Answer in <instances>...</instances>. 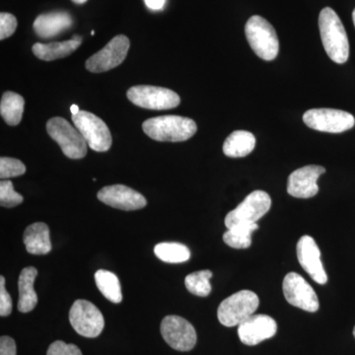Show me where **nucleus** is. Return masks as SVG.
<instances>
[{"label": "nucleus", "mask_w": 355, "mask_h": 355, "mask_svg": "<svg viewBox=\"0 0 355 355\" xmlns=\"http://www.w3.org/2000/svg\"><path fill=\"white\" fill-rule=\"evenodd\" d=\"M354 338H355V327H354Z\"/></svg>", "instance_id": "4c0bfd02"}, {"label": "nucleus", "mask_w": 355, "mask_h": 355, "mask_svg": "<svg viewBox=\"0 0 355 355\" xmlns=\"http://www.w3.org/2000/svg\"><path fill=\"white\" fill-rule=\"evenodd\" d=\"M130 46V40L125 35L114 37L104 49L88 58L85 64L86 69L94 73H101L114 69L127 58Z\"/></svg>", "instance_id": "9b49d317"}, {"label": "nucleus", "mask_w": 355, "mask_h": 355, "mask_svg": "<svg viewBox=\"0 0 355 355\" xmlns=\"http://www.w3.org/2000/svg\"><path fill=\"white\" fill-rule=\"evenodd\" d=\"M128 98L137 106L156 111L176 108L181 103L176 92L157 86H133L128 89Z\"/></svg>", "instance_id": "6e6552de"}, {"label": "nucleus", "mask_w": 355, "mask_h": 355, "mask_svg": "<svg viewBox=\"0 0 355 355\" xmlns=\"http://www.w3.org/2000/svg\"><path fill=\"white\" fill-rule=\"evenodd\" d=\"M16 343L10 336H3L0 338V355H16Z\"/></svg>", "instance_id": "473e14b6"}, {"label": "nucleus", "mask_w": 355, "mask_h": 355, "mask_svg": "<svg viewBox=\"0 0 355 355\" xmlns=\"http://www.w3.org/2000/svg\"><path fill=\"white\" fill-rule=\"evenodd\" d=\"M248 43L261 60L270 62L279 55V41L272 25L259 15L252 16L245 26Z\"/></svg>", "instance_id": "7ed1b4c3"}, {"label": "nucleus", "mask_w": 355, "mask_h": 355, "mask_svg": "<svg viewBox=\"0 0 355 355\" xmlns=\"http://www.w3.org/2000/svg\"><path fill=\"white\" fill-rule=\"evenodd\" d=\"M46 132L58 142L62 153L70 159H81L87 154V142L81 132L64 118L55 116L46 123Z\"/></svg>", "instance_id": "39448f33"}, {"label": "nucleus", "mask_w": 355, "mask_h": 355, "mask_svg": "<svg viewBox=\"0 0 355 355\" xmlns=\"http://www.w3.org/2000/svg\"><path fill=\"white\" fill-rule=\"evenodd\" d=\"M73 24L71 16L64 11L42 14L34 22V30L40 38L50 39L69 30Z\"/></svg>", "instance_id": "a211bd4d"}, {"label": "nucleus", "mask_w": 355, "mask_h": 355, "mask_svg": "<svg viewBox=\"0 0 355 355\" xmlns=\"http://www.w3.org/2000/svg\"><path fill=\"white\" fill-rule=\"evenodd\" d=\"M272 207V198L263 191H254L250 193L244 202L235 209L231 210L225 217V226L228 229L244 224H254L268 214Z\"/></svg>", "instance_id": "423d86ee"}, {"label": "nucleus", "mask_w": 355, "mask_h": 355, "mask_svg": "<svg viewBox=\"0 0 355 355\" xmlns=\"http://www.w3.org/2000/svg\"><path fill=\"white\" fill-rule=\"evenodd\" d=\"M46 355H83L81 350L76 345L65 343L62 340L51 343Z\"/></svg>", "instance_id": "c756f323"}, {"label": "nucleus", "mask_w": 355, "mask_h": 355, "mask_svg": "<svg viewBox=\"0 0 355 355\" xmlns=\"http://www.w3.org/2000/svg\"><path fill=\"white\" fill-rule=\"evenodd\" d=\"M258 228L257 223L235 226L224 233L223 241L234 249H247L252 244V233Z\"/></svg>", "instance_id": "a878e982"}, {"label": "nucleus", "mask_w": 355, "mask_h": 355, "mask_svg": "<svg viewBox=\"0 0 355 355\" xmlns=\"http://www.w3.org/2000/svg\"><path fill=\"white\" fill-rule=\"evenodd\" d=\"M26 250L32 254H46L51 251L50 228L44 222H37L26 228L23 235Z\"/></svg>", "instance_id": "6ab92c4d"}, {"label": "nucleus", "mask_w": 355, "mask_h": 355, "mask_svg": "<svg viewBox=\"0 0 355 355\" xmlns=\"http://www.w3.org/2000/svg\"><path fill=\"white\" fill-rule=\"evenodd\" d=\"M69 322L76 333L85 338H97L105 327L101 311L83 299L76 300L70 308Z\"/></svg>", "instance_id": "9d476101"}, {"label": "nucleus", "mask_w": 355, "mask_h": 355, "mask_svg": "<svg viewBox=\"0 0 355 355\" xmlns=\"http://www.w3.org/2000/svg\"><path fill=\"white\" fill-rule=\"evenodd\" d=\"M96 286L103 295L113 303L123 300L120 280L114 273L106 270H99L95 273Z\"/></svg>", "instance_id": "b1692460"}, {"label": "nucleus", "mask_w": 355, "mask_h": 355, "mask_svg": "<svg viewBox=\"0 0 355 355\" xmlns=\"http://www.w3.org/2000/svg\"><path fill=\"white\" fill-rule=\"evenodd\" d=\"M83 38L80 36H73L69 41L55 42V43L42 44L37 43L33 46V53L40 60L51 62L69 57L73 51L80 46Z\"/></svg>", "instance_id": "aec40b11"}, {"label": "nucleus", "mask_w": 355, "mask_h": 355, "mask_svg": "<svg viewBox=\"0 0 355 355\" xmlns=\"http://www.w3.org/2000/svg\"><path fill=\"white\" fill-rule=\"evenodd\" d=\"M72 121L92 150L105 153L111 148V132L101 119L89 112L80 111L72 116Z\"/></svg>", "instance_id": "0eeeda50"}, {"label": "nucleus", "mask_w": 355, "mask_h": 355, "mask_svg": "<svg viewBox=\"0 0 355 355\" xmlns=\"http://www.w3.org/2000/svg\"><path fill=\"white\" fill-rule=\"evenodd\" d=\"M23 202V197L14 190L12 182L0 183V205L3 207H15Z\"/></svg>", "instance_id": "c85d7f7f"}, {"label": "nucleus", "mask_w": 355, "mask_h": 355, "mask_svg": "<svg viewBox=\"0 0 355 355\" xmlns=\"http://www.w3.org/2000/svg\"><path fill=\"white\" fill-rule=\"evenodd\" d=\"M211 277L212 272L209 270L190 273L184 279V286L193 295L207 297L211 292V284L209 282Z\"/></svg>", "instance_id": "bb28decb"}, {"label": "nucleus", "mask_w": 355, "mask_h": 355, "mask_svg": "<svg viewBox=\"0 0 355 355\" xmlns=\"http://www.w3.org/2000/svg\"><path fill=\"white\" fill-rule=\"evenodd\" d=\"M303 121L312 130L330 133L347 132L355 125V119L352 114L336 109L308 110L303 114Z\"/></svg>", "instance_id": "1a4fd4ad"}, {"label": "nucleus", "mask_w": 355, "mask_h": 355, "mask_svg": "<svg viewBox=\"0 0 355 355\" xmlns=\"http://www.w3.org/2000/svg\"><path fill=\"white\" fill-rule=\"evenodd\" d=\"M320 35L327 55L338 64H345L349 57V43L347 32L338 14L326 7L319 16Z\"/></svg>", "instance_id": "f257e3e1"}, {"label": "nucleus", "mask_w": 355, "mask_h": 355, "mask_svg": "<svg viewBox=\"0 0 355 355\" xmlns=\"http://www.w3.org/2000/svg\"><path fill=\"white\" fill-rule=\"evenodd\" d=\"M259 305L260 300L254 292L238 291L222 301L217 310V317L223 326H239L254 314Z\"/></svg>", "instance_id": "20e7f679"}, {"label": "nucleus", "mask_w": 355, "mask_h": 355, "mask_svg": "<svg viewBox=\"0 0 355 355\" xmlns=\"http://www.w3.org/2000/svg\"><path fill=\"white\" fill-rule=\"evenodd\" d=\"M70 112H71L72 116L73 114H77L79 113V107L77 106V105H72L71 107H70Z\"/></svg>", "instance_id": "f704fd0d"}, {"label": "nucleus", "mask_w": 355, "mask_h": 355, "mask_svg": "<svg viewBox=\"0 0 355 355\" xmlns=\"http://www.w3.org/2000/svg\"><path fill=\"white\" fill-rule=\"evenodd\" d=\"M297 258L299 263L302 266L311 279L319 284H326L328 275L324 272L321 261V251L316 241L311 236L304 235L297 243Z\"/></svg>", "instance_id": "f3484780"}, {"label": "nucleus", "mask_w": 355, "mask_h": 355, "mask_svg": "<svg viewBox=\"0 0 355 355\" xmlns=\"http://www.w3.org/2000/svg\"><path fill=\"white\" fill-rule=\"evenodd\" d=\"M160 329L165 342L179 352H190L197 343L195 328L184 318L175 315L165 317Z\"/></svg>", "instance_id": "f8f14e48"}, {"label": "nucleus", "mask_w": 355, "mask_h": 355, "mask_svg": "<svg viewBox=\"0 0 355 355\" xmlns=\"http://www.w3.org/2000/svg\"><path fill=\"white\" fill-rule=\"evenodd\" d=\"M277 331V322L272 317L263 314L252 315L238 326L240 340L250 347L272 338Z\"/></svg>", "instance_id": "dca6fc26"}, {"label": "nucleus", "mask_w": 355, "mask_h": 355, "mask_svg": "<svg viewBox=\"0 0 355 355\" xmlns=\"http://www.w3.org/2000/svg\"><path fill=\"white\" fill-rule=\"evenodd\" d=\"M72 1H73L74 3L76 4H83L85 3V2L87 1V0H72Z\"/></svg>", "instance_id": "c9c22d12"}, {"label": "nucleus", "mask_w": 355, "mask_h": 355, "mask_svg": "<svg viewBox=\"0 0 355 355\" xmlns=\"http://www.w3.org/2000/svg\"><path fill=\"white\" fill-rule=\"evenodd\" d=\"M282 291L289 304L307 312L313 313L319 310L320 303L316 292L298 273H287L282 284Z\"/></svg>", "instance_id": "ddd939ff"}, {"label": "nucleus", "mask_w": 355, "mask_h": 355, "mask_svg": "<svg viewBox=\"0 0 355 355\" xmlns=\"http://www.w3.org/2000/svg\"><path fill=\"white\" fill-rule=\"evenodd\" d=\"M26 166L24 163L15 158H0V178L2 180L9 178L19 177L25 174Z\"/></svg>", "instance_id": "cd10ccee"}, {"label": "nucleus", "mask_w": 355, "mask_h": 355, "mask_svg": "<svg viewBox=\"0 0 355 355\" xmlns=\"http://www.w3.org/2000/svg\"><path fill=\"white\" fill-rule=\"evenodd\" d=\"M144 132L156 141L181 142L197 132L195 121L180 116H162L148 119L142 125Z\"/></svg>", "instance_id": "f03ea898"}, {"label": "nucleus", "mask_w": 355, "mask_h": 355, "mask_svg": "<svg viewBox=\"0 0 355 355\" xmlns=\"http://www.w3.org/2000/svg\"><path fill=\"white\" fill-rule=\"evenodd\" d=\"M38 275V270L34 266H28L23 268L18 279V289H19V300H18V310L21 313L31 312L37 303L38 296L34 289V282Z\"/></svg>", "instance_id": "412c9836"}, {"label": "nucleus", "mask_w": 355, "mask_h": 355, "mask_svg": "<svg viewBox=\"0 0 355 355\" xmlns=\"http://www.w3.org/2000/svg\"><path fill=\"white\" fill-rule=\"evenodd\" d=\"M24 106L25 101L22 96L10 91L4 93L0 103V114L7 125L14 127L20 123Z\"/></svg>", "instance_id": "5701e85b"}, {"label": "nucleus", "mask_w": 355, "mask_h": 355, "mask_svg": "<svg viewBox=\"0 0 355 355\" xmlns=\"http://www.w3.org/2000/svg\"><path fill=\"white\" fill-rule=\"evenodd\" d=\"M97 197L109 207L127 211L144 209L147 205L146 198L141 193L123 184L104 187Z\"/></svg>", "instance_id": "2eb2a0df"}, {"label": "nucleus", "mask_w": 355, "mask_h": 355, "mask_svg": "<svg viewBox=\"0 0 355 355\" xmlns=\"http://www.w3.org/2000/svg\"><path fill=\"white\" fill-rule=\"evenodd\" d=\"M12 312V300L6 288V279L0 277V316L7 317Z\"/></svg>", "instance_id": "2f4dec72"}, {"label": "nucleus", "mask_w": 355, "mask_h": 355, "mask_svg": "<svg viewBox=\"0 0 355 355\" xmlns=\"http://www.w3.org/2000/svg\"><path fill=\"white\" fill-rule=\"evenodd\" d=\"M352 19H354V24L355 27V9L354 10V13H352Z\"/></svg>", "instance_id": "e433bc0d"}, {"label": "nucleus", "mask_w": 355, "mask_h": 355, "mask_svg": "<svg viewBox=\"0 0 355 355\" xmlns=\"http://www.w3.org/2000/svg\"><path fill=\"white\" fill-rule=\"evenodd\" d=\"M17 28V19L10 13L0 14V40H4L14 34Z\"/></svg>", "instance_id": "7c9ffc66"}, {"label": "nucleus", "mask_w": 355, "mask_h": 355, "mask_svg": "<svg viewBox=\"0 0 355 355\" xmlns=\"http://www.w3.org/2000/svg\"><path fill=\"white\" fill-rule=\"evenodd\" d=\"M326 172L322 166L308 165L292 172L287 182V193L293 198H310L319 191L318 179Z\"/></svg>", "instance_id": "4468645a"}, {"label": "nucleus", "mask_w": 355, "mask_h": 355, "mask_svg": "<svg viewBox=\"0 0 355 355\" xmlns=\"http://www.w3.org/2000/svg\"><path fill=\"white\" fill-rule=\"evenodd\" d=\"M256 146V137L246 130H235L226 139L223 153L231 158H241L249 155Z\"/></svg>", "instance_id": "4be33fe9"}, {"label": "nucleus", "mask_w": 355, "mask_h": 355, "mask_svg": "<svg viewBox=\"0 0 355 355\" xmlns=\"http://www.w3.org/2000/svg\"><path fill=\"white\" fill-rule=\"evenodd\" d=\"M154 254L159 260L169 263H180L191 258L189 248L176 242L159 243L154 248Z\"/></svg>", "instance_id": "393cba45"}, {"label": "nucleus", "mask_w": 355, "mask_h": 355, "mask_svg": "<svg viewBox=\"0 0 355 355\" xmlns=\"http://www.w3.org/2000/svg\"><path fill=\"white\" fill-rule=\"evenodd\" d=\"M148 8L153 10H160L165 6L166 0H144Z\"/></svg>", "instance_id": "72a5a7b5"}]
</instances>
